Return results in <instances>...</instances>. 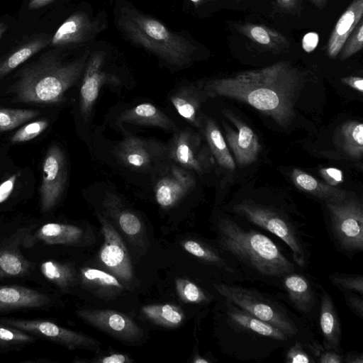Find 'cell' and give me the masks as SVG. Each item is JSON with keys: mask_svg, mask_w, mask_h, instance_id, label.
<instances>
[{"mask_svg": "<svg viewBox=\"0 0 363 363\" xmlns=\"http://www.w3.org/2000/svg\"><path fill=\"white\" fill-rule=\"evenodd\" d=\"M306 72L289 61L245 70L202 84L206 96L226 97L244 102L271 117L279 126L289 125L296 99L306 82Z\"/></svg>", "mask_w": 363, "mask_h": 363, "instance_id": "1", "label": "cell"}, {"mask_svg": "<svg viewBox=\"0 0 363 363\" xmlns=\"http://www.w3.org/2000/svg\"><path fill=\"white\" fill-rule=\"evenodd\" d=\"M89 51L71 61L57 52L48 51L21 67L10 88L16 101L40 104L60 102L66 91L84 72Z\"/></svg>", "mask_w": 363, "mask_h": 363, "instance_id": "2", "label": "cell"}, {"mask_svg": "<svg viewBox=\"0 0 363 363\" xmlns=\"http://www.w3.org/2000/svg\"><path fill=\"white\" fill-rule=\"evenodd\" d=\"M220 247L241 264L267 278H283L294 272V264L267 235L240 226L228 217L216 223Z\"/></svg>", "mask_w": 363, "mask_h": 363, "instance_id": "3", "label": "cell"}, {"mask_svg": "<svg viewBox=\"0 0 363 363\" xmlns=\"http://www.w3.org/2000/svg\"><path fill=\"white\" fill-rule=\"evenodd\" d=\"M117 25L134 43L174 66L190 64L196 50L194 45L182 35L128 6L120 9Z\"/></svg>", "mask_w": 363, "mask_h": 363, "instance_id": "4", "label": "cell"}, {"mask_svg": "<svg viewBox=\"0 0 363 363\" xmlns=\"http://www.w3.org/2000/svg\"><path fill=\"white\" fill-rule=\"evenodd\" d=\"M233 211L250 223L281 239L290 248L294 261L299 267L306 264L308 253L301 230L285 213L273 206L245 199L233 206Z\"/></svg>", "mask_w": 363, "mask_h": 363, "instance_id": "5", "label": "cell"}, {"mask_svg": "<svg viewBox=\"0 0 363 363\" xmlns=\"http://www.w3.org/2000/svg\"><path fill=\"white\" fill-rule=\"evenodd\" d=\"M86 233L77 225L58 220H33L22 247L31 259L52 257L57 248L84 245Z\"/></svg>", "mask_w": 363, "mask_h": 363, "instance_id": "6", "label": "cell"}, {"mask_svg": "<svg viewBox=\"0 0 363 363\" xmlns=\"http://www.w3.org/2000/svg\"><path fill=\"white\" fill-rule=\"evenodd\" d=\"M33 220H15L0 225V281H35V262L24 252L23 240Z\"/></svg>", "mask_w": 363, "mask_h": 363, "instance_id": "7", "label": "cell"}, {"mask_svg": "<svg viewBox=\"0 0 363 363\" xmlns=\"http://www.w3.org/2000/svg\"><path fill=\"white\" fill-rule=\"evenodd\" d=\"M217 291L225 299L249 314L282 330L288 336L297 333V328L287 313L276 303L259 292L245 287L216 284Z\"/></svg>", "mask_w": 363, "mask_h": 363, "instance_id": "8", "label": "cell"}, {"mask_svg": "<svg viewBox=\"0 0 363 363\" xmlns=\"http://www.w3.org/2000/svg\"><path fill=\"white\" fill-rule=\"evenodd\" d=\"M331 230L340 247L348 252L363 250V206L360 200L348 196L337 202H325Z\"/></svg>", "mask_w": 363, "mask_h": 363, "instance_id": "9", "label": "cell"}, {"mask_svg": "<svg viewBox=\"0 0 363 363\" xmlns=\"http://www.w3.org/2000/svg\"><path fill=\"white\" fill-rule=\"evenodd\" d=\"M0 323L24 330L38 339L60 345L69 350L84 349L97 351L100 348V343L90 336L47 319L1 316Z\"/></svg>", "mask_w": 363, "mask_h": 363, "instance_id": "10", "label": "cell"}, {"mask_svg": "<svg viewBox=\"0 0 363 363\" xmlns=\"http://www.w3.org/2000/svg\"><path fill=\"white\" fill-rule=\"evenodd\" d=\"M60 303L58 295L42 287L0 284V317L18 312L50 311Z\"/></svg>", "mask_w": 363, "mask_h": 363, "instance_id": "11", "label": "cell"}, {"mask_svg": "<svg viewBox=\"0 0 363 363\" xmlns=\"http://www.w3.org/2000/svg\"><path fill=\"white\" fill-rule=\"evenodd\" d=\"M67 168L65 155L60 147L52 145L48 150L42 165L40 187V209L48 215L59 203L66 184Z\"/></svg>", "mask_w": 363, "mask_h": 363, "instance_id": "12", "label": "cell"}, {"mask_svg": "<svg viewBox=\"0 0 363 363\" xmlns=\"http://www.w3.org/2000/svg\"><path fill=\"white\" fill-rule=\"evenodd\" d=\"M201 136L189 128L177 131L169 148V155L182 167L203 174L213 164V157Z\"/></svg>", "mask_w": 363, "mask_h": 363, "instance_id": "13", "label": "cell"}, {"mask_svg": "<svg viewBox=\"0 0 363 363\" xmlns=\"http://www.w3.org/2000/svg\"><path fill=\"white\" fill-rule=\"evenodd\" d=\"M35 262V281L40 287L55 294H71L79 286L74 262L54 257L33 259Z\"/></svg>", "mask_w": 363, "mask_h": 363, "instance_id": "14", "label": "cell"}, {"mask_svg": "<svg viewBox=\"0 0 363 363\" xmlns=\"http://www.w3.org/2000/svg\"><path fill=\"white\" fill-rule=\"evenodd\" d=\"M76 314L88 324L123 341H138L143 336L141 328L134 320L116 311L79 309Z\"/></svg>", "mask_w": 363, "mask_h": 363, "instance_id": "15", "label": "cell"}, {"mask_svg": "<svg viewBox=\"0 0 363 363\" xmlns=\"http://www.w3.org/2000/svg\"><path fill=\"white\" fill-rule=\"evenodd\" d=\"M98 218L104 236V243L99 253L101 262L121 279L131 281L133 277V267L124 242L106 218L98 214Z\"/></svg>", "mask_w": 363, "mask_h": 363, "instance_id": "16", "label": "cell"}, {"mask_svg": "<svg viewBox=\"0 0 363 363\" xmlns=\"http://www.w3.org/2000/svg\"><path fill=\"white\" fill-rule=\"evenodd\" d=\"M222 113L235 127L223 122L225 139L236 162L241 166L255 162L261 150L257 134L230 110H223Z\"/></svg>", "mask_w": 363, "mask_h": 363, "instance_id": "17", "label": "cell"}, {"mask_svg": "<svg viewBox=\"0 0 363 363\" xmlns=\"http://www.w3.org/2000/svg\"><path fill=\"white\" fill-rule=\"evenodd\" d=\"M105 54L102 51L93 52L88 58L80 88V113L86 121L98 98L101 87L106 84H119L117 77L103 70Z\"/></svg>", "mask_w": 363, "mask_h": 363, "instance_id": "18", "label": "cell"}, {"mask_svg": "<svg viewBox=\"0 0 363 363\" xmlns=\"http://www.w3.org/2000/svg\"><path fill=\"white\" fill-rule=\"evenodd\" d=\"M107 23L101 18H91L84 11L70 15L51 38L52 46H65L85 43L94 39L106 29Z\"/></svg>", "mask_w": 363, "mask_h": 363, "instance_id": "19", "label": "cell"}, {"mask_svg": "<svg viewBox=\"0 0 363 363\" xmlns=\"http://www.w3.org/2000/svg\"><path fill=\"white\" fill-rule=\"evenodd\" d=\"M163 150V146L156 141L128 135L117 145L114 152L126 167L144 170L151 166Z\"/></svg>", "mask_w": 363, "mask_h": 363, "instance_id": "20", "label": "cell"}, {"mask_svg": "<svg viewBox=\"0 0 363 363\" xmlns=\"http://www.w3.org/2000/svg\"><path fill=\"white\" fill-rule=\"evenodd\" d=\"M194 177L188 169L172 167L155 186V197L162 208H170L177 204L195 186Z\"/></svg>", "mask_w": 363, "mask_h": 363, "instance_id": "21", "label": "cell"}, {"mask_svg": "<svg viewBox=\"0 0 363 363\" xmlns=\"http://www.w3.org/2000/svg\"><path fill=\"white\" fill-rule=\"evenodd\" d=\"M201 86L194 84L184 86L171 95L169 100L177 113L197 128H203V123L200 109L206 99Z\"/></svg>", "mask_w": 363, "mask_h": 363, "instance_id": "22", "label": "cell"}, {"mask_svg": "<svg viewBox=\"0 0 363 363\" xmlns=\"http://www.w3.org/2000/svg\"><path fill=\"white\" fill-rule=\"evenodd\" d=\"M363 0H352L337 20L328 40L326 51L329 57L336 58L354 27L362 19Z\"/></svg>", "mask_w": 363, "mask_h": 363, "instance_id": "23", "label": "cell"}, {"mask_svg": "<svg viewBox=\"0 0 363 363\" xmlns=\"http://www.w3.org/2000/svg\"><path fill=\"white\" fill-rule=\"evenodd\" d=\"M118 121L135 125H150L169 130H177L174 122L164 112L150 103H143L125 110Z\"/></svg>", "mask_w": 363, "mask_h": 363, "instance_id": "24", "label": "cell"}, {"mask_svg": "<svg viewBox=\"0 0 363 363\" xmlns=\"http://www.w3.org/2000/svg\"><path fill=\"white\" fill-rule=\"evenodd\" d=\"M291 175L294 185L298 189L312 194L325 202L341 201L349 196L347 191L323 183L299 169L294 168Z\"/></svg>", "mask_w": 363, "mask_h": 363, "instance_id": "25", "label": "cell"}, {"mask_svg": "<svg viewBox=\"0 0 363 363\" xmlns=\"http://www.w3.org/2000/svg\"><path fill=\"white\" fill-rule=\"evenodd\" d=\"M333 142L350 158L361 159L363 155L362 123L355 120L342 123L334 133Z\"/></svg>", "mask_w": 363, "mask_h": 363, "instance_id": "26", "label": "cell"}, {"mask_svg": "<svg viewBox=\"0 0 363 363\" xmlns=\"http://www.w3.org/2000/svg\"><path fill=\"white\" fill-rule=\"evenodd\" d=\"M50 40L51 38L47 35L34 36L1 57L0 81L13 69L48 46Z\"/></svg>", "mask_w": 363, "mask_h": 363, "instance_id": "27", "label": "cell"}, {"mask_svg": "<svg viewBox=\"0 0 363 363\" xmlns=\"http://www.w3.org/2000/svg\"><path fill=\"white\" fill-rule=\"evenodd\" d=\"M320 327L326 348L337 350L341 337V327L330 296L323 291L320 311Z\"/></svg>", "mask_w": 363, "mask_h": 363, "instance_id": "28", "label": "cell"}, {"mask_svg": "<svg viewBox=\"0 0 363 363\" xmlns=\"http://www.w3.org/2000/svg\"><path fill=\"white\" fill-rule=\"evenodd\" d=\"M79 285L99 294L114 295L123 289V286L113 274L102 270L84 267L77 270Z\"/></svg>", "mask_w": 363, "mask_h": 363, "instance_id": "29", "label": "cell"}, {"mask_svg": "<svg viewBox=\"0 0 363 363\" xmlns=\"http://www.w3.org/2000/svg\"><path fill=\"white\" fill-rule=\"evenodd\" d=\"M235 28L252 42L272 51H281L289 45L288 39L284 35L262 25L235 24Z\"/></svg>", "mask_w": 363, "mask_h": 363, "instance_id": "30", "label": "cell"}, {"mask_svg": "<svg viewBox=\"0 0 363 363\" xmlns=\"http://www.w3.org/2000/svg\"><path fill=\"white\" fill-rule=\"evenodd\" d=\"M283 278L284 286L292 303L299 311L309 312L315 303V299L308 280L304 276L294 272Z\"/></svg>", "mask_w": 363, "mask_h": 363, "instance_id": "31", "label": "cell"}, {"mask_svg": "<svg viewBox=\"0 0 363 363\" xmlns=\"http://www.w3.org/2000/svg\"><path fill=\"white\" fill-rule=\"evenodd\" d=\"M103 206L107 213L116 219L125 234L130 237L140 234L143 230L140 219L132 211L123 206L121 200L117 195L107 192Z\"/></svg>", "mask_w": 363, "mask_h": 363, "instance_id": "32", "label": "cell"}, {"mask_svg": "<svg viewBox=\"0 0 363 363\" xmlns=\"http://www.w3.org/2000/svg\"><path fill=\"white\" fill-rule=\"evenodd\" d=\"M228 315L236 325L259 335L277 340H286L289 337L278 328L249 314L237 306L230 307Z\"/></svg>", "mask_w": 363, "mask_h": 363, "instance_id": "33", "label": "cell"}, {"mask_svg": "<svg viewBox=\"0 0 363 363\" xmlns=\"http://www.w3.org/2000/svg\"><path fill=\"white\" fill-rule=\"evenodd\" d=\"M208 147L217 163L225 169L234 170L235 164L227 143L216 123L208 118L203 126Z\"/></svg>", "mask_w": 363, "mask_h": 363, "instance_id": "34", "label": "cell"}, {"mask_svg": "<svg viewBox=\"0 0 363 363\" xmlns=\"http://www.w3.org/2000/svg\"><path fill=\"white\" fill-rule=\"evenodd\" d=\"M142 313L152 323L164 327L174 328L184 320L183 311L172 304H154L142 308Z\"/></svg>", "mask_w": 363, "mask_h": 363, "instance_id": "35", "label": "cell"}, {"mask_svg": "<svg viewBox=\"0 0 363 363\" xmlns=\"http://www.w3.org/2000/svg\"><path fill=\"white\" fill-rule=\"evenodd\" d=\"M38 340L24 330L0 323V350L3 354L20 351Z\"/></svg>", "mask_w": 363, "mask_h": 363, "instance_id": "36", "label": "cell"}, {"mask_svg": "<svg viewBox=\"0 0 363 363\" xmlns=\"http://www.w3.org/2000/svg\"><path fill=\"white\" fill-rule=\"evenodd\" d=\"M184 249L194 256L211 264L232 271L219 253L198 241L187 240L182 242Z\"/></svg>", "mask_w": 363, "mask_h": 363, "instance_id": "37", "label": "cell"}, {"mask_svg": "<svg viewBox=\"0 0 363 363\" xmlns=\"http://www.w3.org/2000/svg\"><path fill=\"white\" fill-rule=\"evenodd\" d=\"M38 114L37 110L0 108V131L12 130Z\"/></svg>", "mask_w": 363, "mask_h": 363, "instance_id": "38", "label": "cell"}, {"mask_svg": "<svg viewBox=\"0 0 363 363\" xmlns=\"http://www.w3.org/2000/svg\"><path fill=\"white\" fill-rule=\"evenodd\" d=\"M176 290L179 298L186 303H201L208 301L203 290L194 282L182 278L175 280Z\"/></svg>", "mask_w": 363, "mask_h": 363, "instance_id": "39", "label": "cell"}, {"mask_svg": "<svg viewBox=\"0 0 363 363\" xmlns=\"http://www.w3.org/2000/svg\"><path fill=\"white\" fill-rule=\"evenodd\" d=\"M363 47V20H360L343 44L339 54L345 60L358 52Z\"/></svg>", "mask_w": 363, "mask_h": 363, "instance_id": "40", "label": "cell"}, {"mask_svg": "<svg viewBox=\"0 0 363 363\" xmlns=\"http://www.w3.org/2000/svg\"><path fill=\"white\" fill-rule=\"evenodd\" d=\"M331 282L340 289L351 291L363 295V277L359 274L334 273L329 277Z\"/></svg>", "mask_w": 363, "mask_h": 363, "instance_id": "41", "label": "cell"}, {"mask_svg": "<svg viewBox=\"0 0 363 363\" xmlns=\"http://www.w3.org/2000/svg\"><path fill=\"white\" fill-rule=\"evenodd\" d=\"M48 125V121L45 119L27 123L13 135L11 141L13 143L29 141L43 133Z\"/></svg>", "mask_w": 363, "mask_h": 363, "instance_id": "42", "label": "cell"}, {"mask_svg": "<svg viewBox=\"0 0 363 363\" xmlns=\"http://www.w3.org/2000/svg\"><path fill=\"white\" fill-rule=\"evenodd\" d=\"M320 363H341L343 357L336 349L323 348L319 344H312L308 346Z\"/></svg>", "mask_w": 363, "mask_h": 363, "instance_id": "43", "label": "cell"}, {"mask_svg": "<svg viewBox=\"0 0 363 363\" xmlns=\"http://www.w3.org/2000/svg\"><path fill=\"white\" fill-rule=\"evenodd\" d=\"M286 362L288 363H309L314 362L299 342L292 346L286 354Z\"/></svg>", "mask_w": 363, "mask_h": 363, "instance_id": "44", "label": "cell"}, {"mask_svg": "<svg viewBox=\"0 0 363 363\" xmlns=\"http://www.w3.org/2000/svg\"><path fill=\"white\" fill-rule=\"evenodd\" d=\"M17 180V174H13L0 184V209L5 206L11 196Z\"/></svg>", "mask_w": 363, "mask_h": 363, "instance_id": "45", "label": "cell"}, {"mask_svg": "<svg viewBox=\"0 0 363 363\" xmlns=\"http://www.w3.org/2000/svg\"><path fill=\"white\" fill-rule=\"evenodd\" d=\"M320 174L328 184L335 186L343 182V174L341 170L333 167H323Z\"/></svg>", "mask_w": 363, "mask_h": 363, "instance_id": "46", "label": "cell"}, {"mask_svg": "<svg viewBox=\"0 0 363 363\" xmlns=\"http://www.w3.org/2000/svg\"><path fill=\"white\" fill-rule=\"evenodd\" d=\"M345 299L350 309L358 315L359 318L363 317V299L362 296L354 294H345Z\"/></svg>", "mask_w": 363, "mask_h": 363, "instance_id": "47", "label": "cell"}, {"mask_svg": "<svg viewBox=\"0 0 363 363\" xmlns=\"http://www.w3.org/2000/svg\"><path fill=\"white\" fill-rule=\"evenodd\" d=\"M94 362L101 363H129L132 362L133 359L125 354H112L94 360Z\"/></svg>", "mask_w": 363, "mask_h": 363, "instance_id": "48", "label": "cell"}, {"mask_svg": "<svg viewBox=\"0 0 363 363\" xmlns=\"http://www.w3.org/2000/svg\"><path fill=\"white\" fill-rule=\"evenodd\" d=\"M318 43V36L315 33H309L305 35L302 40V45L306 52L313 51Z\"/></svg>", "mask_w": 363, "mask_h": 363, "instance_id": "49", "label": "cell"}, {"mask_svg": "<svg viewBox=\"0 0 363 363\" xmlns=\"http://www.w3.org/2000/svg\"><path fill=\"white\" fill-rule=\"evenodd\" d=\"M342 83L359 91L363 92V79L361 77L350 76L341 79Z\"/></svg>", "mask_w": 363, "mask_h": 363, "instance_id": "50", "label": "cell"}, {"mask_svg": "<svg viewBox=\"0 0 363 363\" xmlns=\"http://www.w3.org/2000/svg\"><path fill=\"white\" fill-rule=\"evenodd\" d=\"M299 0H277V6L282 11H294L298 6Z\"/></svg>", "mask_w": 363, "mask_h": 363, "instance_id": "51", "label": "cell"}, {"mask_svg": "<svg viewBox=\"0 0 363 363\" xmlns=\"http://www.w3.org/2000/svg\"><path fill=\"white\" fill-rule=\"evenodd\" d=\"M343 362L347 363H362L363 354L362 352H350L346 354Z\"/></svg>", "mask_w": 363, "mask_h": 363, "instance_id": "52", "label": "cell"}, {"mask_svg": "<svg viewBox=\"0 0 363 363\" xmlns=\"http://www.w3.org/2000/svg\"><path fill=\"white\" fill-rule=\"evenodd\" d=\"M54 1L55 0H30L28 4V8L30 10L38 9Z\"/></svg>", "mask_w": 363, "mask_h": 363, "instance_id": "53", "label": "cell"}, {"mask_svg": "<svg viewBox=\"0 0 363 363\" xmlns=\"http://www.w3.org/2000/svg\"><path fill=\"white\" fill-rule=\"evenodd\" d=\"M22 362H26V363H48V362H52V360L50 359H48L47 358H44V357H38L35 359H27V360H23L22 361Z\"/></svg>", "mask_w": 363, "mask_h": 363, "instance_id": "54", "label": "cell"}, {"mask_svg": "<svg viewBox=\"0 0 363 363\" xmlns=\"http://www.w3.org/2000/svg\"><path fill=\"white\" fill-rule=\"evenodd\" d=\"M314 6L320 9L325 8L328 0H309Z\"/></svg>", "mask_w": 363, "mask_h": 363, "instance_id": "55", "label": "cell"}, {"mask_svg": "<svg viewBox=\"0 0 363 363\" xmlns=\"http://www.w3.org/2000/svg\"><path fill=\"white\" fill-rule=\"evenodd\" d=\"M8 28H9V26L5 22L0 21V40L2 38L4 34L8 30Z\"/></svg>", "mask_w": 363, "mask_h": 363, "instance_id": "56", "label": "cell"}, {"mask_svg": "<svg viewBox=\"0 0 363 363\" xmlns=\"http://www.w3.org/2000/svg\"><path fill=\"white\" fill-rule=\"evenodd\" d=\"M193 362L194 363H208L209 361L204 359L203 357L196 356L194 357Z\"/></svg>", "mask_w": 363, "mask_h": 363, "instance_id": "57", "label": "cell"}, {"mask_svg": "<svg viewBox=\"0 0 363 363\" xmlns=\"http://www.w3.org/2000/svg\"><path fill=\"white\" fill-rule=\"evenodd\" d=\"M191 2L194 3V4H199L200 3L202 0H190Z\"/></svg>", "mask_w": 363, "mask_h": 363, "instance_id": "58", "label": "cell"}, {"mask_svg": "<svg viewBox=\"0 0 363 363\" xmlns=\"http://www.w3.org/2000/svg\"><path fill=\"white\" fill-rule=\"evenodd\" d=\"M4 222L2 217L0 216V225Z\"/></svg>", "mask_w": 363, "mask_h": 363, "instance_id": "59", "label": "cell"}, {"mask_svg": "<svg viewBox=\"0 0 363 363\" xmlns=\"http://www.w3.org/2000/svg\"><path fill=\"white\" fill-rule=\"evenodd\" d=\"M3 353L1 352V350H0V355H1Z\"/></svg>", "mask_w": 363, "mask_h": 363, "instance_id": "60", "label": "cell"}]
</instances>
